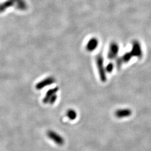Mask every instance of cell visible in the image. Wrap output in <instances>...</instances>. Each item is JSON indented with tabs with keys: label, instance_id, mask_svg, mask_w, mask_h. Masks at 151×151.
Masks as SVG:
<instances>
[{
	"label": "cell",
	"instance_id": "obj_2",
	"mask_svg": "<svg viewBox=\"0 0 151 151\" xmlns=\"http://www.w3.org/2000/svg\"><path fill=\"white\" fill-rule=\"evenodd\" d=\"M47 136L50 139L53 140L58 146H62L65 143L64 138L59 134L53 130H49L47 132Z\"/></svg>",
	"mask_w": 151,
	"mask_h": 151
},
{
	"label": "cell",
	"instance_id": "obj_6",
	"mask_svg": "<svg viewBox=\"0 0 151 151\" xmlns=\"http://www.w3.org/2000/svg\"><path fill=\"white\" fill-rule=\"evenodd\" d=\"M119 52V47L117 44H113L111 45L110 50L108 54V58L110 60L114 59L116 56Z\"/></svg>",
	"mask_w": 151,
	"mask_h": 151
},
{
	"label": "cell",
	"instance_id": "obj_11",
	"mask_svg": "<svg viewBox=\"0 0 151 151\" xmlns=\"http://www.w3.org/2000/svg\"><path fill=\"white\" fill-rule=\"evenodd\" d=\"M66 116L70 120H74L76 119L77 114L75 110L69 109L66 112Z\"/></svg>",
	"mask_w": 151,
	"mask_h": 151
},
{
	"label": "cell",
	"instance_id": "obj_8",
	"mask_svg": "<svg viewBox=\"0 0 151 151\" xmlns=\"http://www.w3.org/2000/svg\"><path fill=\"white\" fill-rule=\"evenodd\" d=\"M131 53L133 56L139 57V58L141 57V56L142 55V52L140 45L138 43H135L133 44Z\"/></svg>",
	"mask_w": 151,
	"mask_h": 151
},
{
	"label": "cell",
	"instance_id": "obj_7",
	"mask_svg": "<svg viewBox=\"0 0 151 151\" xmlns=\"http://www.w3.org/2000/svg\"><path fill=\"white\" fill-rule=\"evenodd\" d=\"M58 90H59V88L57 87L49 90L47 92V93H46L45 96L44 97L43 100V103L48 104L50 98L52 96H53L54 95H55L57 93V92L58 91Z\"/></svg>",
	"mask_w": 151,
	"mask_h": 151
},
{
	"label": "cell",
	"instance_id": "obj_3",
	"mask_svg": "<svg viewBox=\"0 0 151 151\" xmlns=\"http://www.w3.org/2000/svg\"><path fill=\"white\" fill-rule=\"evenodd\" d=\"M55 82V80L54 77H48L38 83L35 86V88L38 90H40L44 88L45 87L48 86L52 84H53Z\"/></svg>",
	"mask_w": 151,
	"mask_h": 151
},
{
	"label": "cell",
	"instance_id": "obj_4",
	"mask_svg": "<svg viewBox=\"0 0 151 151\" xmlns=\"http://www.w3.org/2000/svg\"><path fill=\"white\" fill-rule=\"evenodd\" d=\"M115 116L118 118H124L130 116L132 114V111L129 109H120L115 111Z\"/></svg>",
	"mask_w": 151,
	"mask_h": 151
},
{
	"label": "cell",
	"instance_id": "obj_14",
	"mask_svg": "<svg viewBox=\"0 0 151 151\" xmlns=\"http://www.w3.org/2000/svg\"><path fill=\"white\" fill-rule=\"evenodd\" d=\"M57 99V95L55 94V95H54L53 96H52L50 98V99L49 100V104H51V105L53 104L56 101Z\"/></svg>",
	"mask_w": 151,
	"mask_h": 151
},
{
	"label": "cell",
	"instance_id": "obj_15",
	"mask_svg": "<svg viewBox=\"0 0 151 151\" xmlns=\"http://www.w3.org/2000/svg\"><path fill=\"white\" fill-rule=\"evenodd\" d=\"M123 61L122 60V58H119V59H118L117 60H116V65L117 67L118 68H120L122 65L123 64Z\"/></svg>",
	"mask_w": 151,
	"mask_h": 151
},
{
	"label": "cell",
	"instance_id": "obj_12",
	"mask_svg": "<svg viewBox=\"0 0 151 151\" xmlns=\"http://www.w3.org/2000/svg\"><path fill=\"white\" fill-rule=\"evenodd\" d=\"M132 56L133 55H132V54L131 53H127L124 54L122 58L123 62L127 63V62H128L130 60H131Z\"/></svg>",
	"mask_w": 151,
	"mask_h": 151
},
{
	"label": "cell",
	"instance_id": "obj_13",
	"mask_svg": "<svg viewBox=\"0 0 151 151\" xmlns=\"http://www.w3.org/2000/svg\"><path fill=\"white\" fill-rule=\"evenodd\" d=\"M114 70V65L112 63H109L105 67V70L106 72L108 73H111Z\"/></svg>",
	"mask_w": 151,
	"mask_h": 151
},
{
	"label": "cell",
	"instance_id": "obj_5",
	"mask_svg": "<svg viewBox=\"0 0 151 151\" xmlns=\"http://www.w3.org/2000/svg\"><path fill=\"white\" fill-rule=\"evenodd\" d=\"M16 9L20 11H25L27 9V4L24 0H11Z\"/></svg>",
	"mask_w": 151,
	"mask_h": 151
},
{
	"label": "cell",
	"instance_id": "obj_10",
	"mask_svg": "<svg viewBox=\"0 0 151 151\" xmlns=\"http://www.w3.org/2000/svg\"><path fill=\"white\" fill-rule=\"evenodd\" d=\"M97 44H98V42H97L96 39H92L91 40H90L87 44V50L90 52H92V51L94 50L97 47Z\"/></svg>",
	"mask_w": 151,
	"mask_h": 151
},
{
	"label": "cell",
	"instance_id": "obj_1",
	"mask_svg": "<svg viewBox=\"0 0 151 151\" xmlns=\"http://www.w3.org/2000/svg\"><path fill=\"white\" fill-rule=\"evenodd\" d=\"M96 64L100 78L103 82H105L107 80L105 67L104 65V60L101 55H98L96 58Z\"/></svg>",
	"mask_w": 151,
	"mask_h": 151
},
{
	"label": "cell",
	"instance_id": "obj_9",
	"mask_svg": "<svg viewBox=\"0 0 151 151\" xmlns=\"http://www.w3.org/2000/svg\"><path fill=\"white\" fill-rule=\"evenodd\" d=\"M13 6H14V4L11 0H7L2 3H1L0 4V13L4 12L7 10V9L10 8Z\"/></svg>",
	"mask_w": 151,
	"mask_h": 151
}]
</instances>
